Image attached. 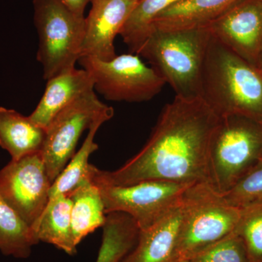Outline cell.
<instances>
[{"label": "cell", "mask_w": 262, "mask_h": 262, "mask_svg": "<svg viewBox=\"0 0 262 262\" xmlns=\"http://www.w3.org/2000/svg\"><path fill=\"white\" fill-rule=\"evenodd\" d=\"M101 192L105 213L122 212L145 229L182 205L184 192L192 184L147 180L127 186L108 185L91 179Z\"/></svg>", "instance_id": "9"}, {"label": "cell", "mask_w": 262, "mask_h": 262, "mask_svg": "<svg viewBox=\"0 0 262 262\" xmlns=\"http://www.w3.org/2000/svg\"><path fill=\"white\" fill-rule=\"evenodd\" d=\"M220 119L201 98L175 96L164 106L138 154L114 171L90 164V178L113 186L147 180L211 184L210 143Z\"/></svg>", "instance_id": "1"}, {"label": "cell", "mask_w": 262, "mask_h": 262, "mask_svg": "<svg viewBox=\"0 0 262 262\" xmlns=\"http://www.w3.org/2000/svg\"><path fill=\"white\" fill-rule=\"evenodd\" d=\"M182 262H188V261H182Z\"/></svg>", "instance_id": "29"}, {"label": "cell", "mask_w": 262, "mask_h": 262, "mask_svg": "<svg viewBox=\"0 0 262 262\" xmlns=\"http://www.w3.org/2000/svg\"><path fill=\"white\" fill-rule=\"evenodd\" d=\"M93 1H94V0H91V3H92Z\"/></svg>", "instance_id": "28"}, {"label": "cell", "mask_w": 262, "mask_h": 262, "mask_svg": "<svg viewBox=\"0 0 262 262\" xmlns=\"http://www.w3.org/2000/svg\"><path fill=\"white\" fill-rule=\"evenodd\" d=\"M183 216L177 254L189 261L212 245L233 233L241 208L227 203L209 183H194L182 198Z\"/></svg>", "instance_id": "4"}, {"label": "cell", "mask_w": 262, "mask_h": 262, "mask_svg": "<svg viewBox=\"0 0 262 262\" xmlns=\"http://www.w3.org/2000/svg\"><path fill=\"white\" fill-rule=\"evenodd\" d=\"M57 1L59 2L74 13L80 15H84L86 6L91 3V0H57Z\"/></svg>", "instance_id": "26"}, {"label": "cell", "mask_w": 262, "mask_h": 262, "mask_svg": "<svg viewBox=\"0 0 262 262\" xmlns=\"http://www.w3.org/2000/svg\"><path fill=\"white\" fill-rule=\"evenodd\" d=\"M106 121L107 120L105 119H100L90 127L89 134L82 144V147L75 153L70 163L67 164V166L52 184L48 203L59 195H68L88 177L90 156L98 149V144L94 141L95 136L99 127Z\"/></svg>", "instance_id": "21"}, {"label": "cell", "mask_w": 262, "mask_h": 262, "mask_svg": "<svg viewBox=\"0 0 262 262\" xmlns=\"http://www.w3.org/2000/svg\"><path fill=\"white\" fill-rule=\"evenodd\" d=\"M182 216V203L155 225L140 229L136 246L119 262H180L177 247Z\"/></svg>", "instance_id": "13"}, {"label": "cell", "mask_w": 262, "mask_h": 262, "mask_svg": "<svg viewBox=\"0 0 262 262\" xmlns=\"http://www.w3.org/2000/svg\"><path fill=\"white\" fill-rule=\"evenodd\" d=\"M39 243L32 227L0 195V251L5 256L28 258Z\"/></svg>", "instance_id": "20"}, {"label": "cell", "mask_w": 262, "mask_h": 262, "mask_svg": "<svg viewBox=\"0 0 262 262\" xmlns=\"http://www.w3.org/2000/svg\"><path fill=\"white\" fill-rule=\"evenodd\" d=\"M244 239L252 262H262V203L241 208L234 230Z\"/></svg>", "instance_id": "23"}, {"label": "cell", "mask_w": 262, "mask_h": 262, "mask_svg": "<svg viewBox=\"0 0 262 262\" xmlns=\"http://www.w3.org/2000/svg\"><path fill=\"white\" fill-rule=\"evenodd\" d=\"M139 0H94L85 18L81 57L110 61L117 56L115 39L120 35ZM80 57V58H81Z\"/></svg>", "instance_id": "12"}, {"label": "cell", "mask_w": 262, "mask_h": 262, "mask_svg": "<svg viewBox=\"0 0 262 262\" xmlns=\"http://www.w3.org/2000/svg\"><path fill=\"white\" fill-rule=\"evenodd\" d=\"M72 201L59 195L48 203L32 230L38 241L53 245L69 255L77 253L72 227Z\"/></svg>", "instance_id": "18"}, {"label": "cell", "mask_w": 262, "mask_h": 262, "mask_svg": "<svg viewBox=\"0 0 262 262\" xmlns=\"http://www.w3.org/2000/svg\"><path fill=\"white\" fill-rule=\"evenodd\" d=\"M72 201V227L76 245L106 222V213L99 188L89 175L68 194Z\"/></svg>", "instance_id": "17"}, {"label": "cell", "mask_w": 262, "mask_h": 262, "mask_svg": "<svg viewBox=\"0 0 262 262\" xmlns=\"http://www.w3.org/2000/svg\"><path fill=\"white\" fill-rule=\"evenodd\" d=\"M103 239L96 262H119L136 246L139 226L127 213L113 212L106 215Z\"/></svg>", "instance_id": "19"}, {"label": "cell", "mask_w": 262, "mask_h": 262, "mask_svg": "<svg viewBox=\"0 0 262 262\" xmlns=\"http://www.w3.org/2000/svg\"><path fill=\"white\" fill-rule=\"evenodd\" d=\"M181 0H139L120 32L132 53L138 54L149 34L153 22L160 13Z\"/></svg>", "instance_id": "22"}, {"label": "cell", "mask_w": 262, "mask_h": 262, "mask_svg": "<svg viewBox=\"0 0 262 262\" xmlns=\"http://www.w3.org/2000/svg\"><path fill=\"white\" fill-rule=\"evenodd\" d=\"M188 262H252L244 239L236 233L212 245Z\"/></svg>", "instance_id": "24"}, {"label": "cell", "mask_w": 262, "mask_h": 262, "mask_svg": "<svg viewBox=\"0 0 262 262\" xmlns=\"http://www.w3.org/2000/svg\"><path fill=\"white\" fill-rule=\"evenodd\" d=\"M94 89L91 75L84 69H73L47 80L46 91L29 117L43 128L66 106Z\"/></svg>", "instance_id": "14"}, {"label": "cell", "mask_w": 262, "mask_h": 262, "mask_svg": "<svg viewBox=\"0 0 262 262\" xmlns=\"http://www.w3.org/2000/svg\"><path fill=\"white\" fill-rule=\"evenodd\" d=\"M46 134V129L29 116L0 107V146L8 151L11 160L42 151Z\"/></svg>", "instance_id": "16"}, {"label": "cell", "mask_w": 262, "mask_h": 262, "mask_svg": "<svg viewBox=\"0 0 262 262\" xmlns=\"http://www.w3.org/2000/svg\"><path fill=\"white\" fill-rule=\"evenodd\" d=\"M51 185L41 151L0 170V195L32 229L47 206Z\"/></svg>", "instance_id": "10"}, {"label": "cell", "mask_w": 262, "mask_h": 262, "mask_svg": "<svg viewBox=\"0 0 262 262\" xmlns=\"http://www.w3.org/2000/svg\"><path fill=\"white\" fill-rule=\"evenodd\" d=\"M114 108L100 101L91 90L66 106L46 128L42 154L52 184L75 154L81 135L100 119L110 120Z\"/></svg>", "instance_id": "8"}, {"label": "cell", "mask_w": 262, "mask_h": 262, "mask_svg": "<svg viewBox=\"0 0 262 262\" xmlns=\"http://www.w3.org/2000/svg\"><path fill=\"white\" fill-rule=\"evenodd\" d=\"M201 98L220 117L243 115L262 123V72L211 35Z\"/></svg>", "instance_id": "2"}, {"label": "cell", "mask_w": 262, "mask_h": 262, "mask_svg": "<svg viewBox=\"0 0 262 262\" xmlns=\"http://www.w3.org/2000/svg\"><path fill=\"white\" fill-rule=\"evenodd\" d=\"M241 0H181L160 13L153 27L165 31L206 28Z\"/></svg>", "instance_id": "15"}, {"label": "cell", "mask_w": 262, "mask_h": 262, "mask_svg": "<svg viewBox=\"0 0 262 262\" xmlns=\"http://www.w3.org/2000/svg\"><path fill=\"white\" fill-rule=\"evenodd\" d=\"M262 160V123L243 115L220 117L210 143L211 184L224 194Z\"/></svg>", "instance_id": "5"}, {"label": "cell", "mask_w": 262, "mask_h": 262, "mask_svg": "<svg viewBox=\"0 0 262 262\" xmlns=\"http://www.w3.org/2000/svg\"><path fill=\"white\" fill-rule=\"evenodd\" d=\"M257 69L262 72V46L261 52H260L259 57H258V61L257 63Z\"/></svg>", "instance_id": "27"}, {"label": "cell", "mask_w": 262, "mask_h": 262, "mask_svg": "<svg viewBox=\"0 0 262 262\" xmlns=\"http://www.w3.org/2000/svg\"><path fill=\"white\" fill-rule=\"evenodd\" d=\"M33 3L39 38L37 58L47 81L76 68L81 57L85 17L57 0H34Z\"/></svg>", "instance_id": "6"}, {"label": "cell", "mask_w": 262, "mask_h": 262, "mask_svg": "<svg viewBox=\"0 0 262 262\" xmlns=\"http://www.w3.org/2000/svg\"><path fill=\"white\" fill-rule=\"evenodd\" d=\"M207 28L213 37L257 68L262 46V0H241Z\"/></svg>", "instance_id": "11"}, {"label": "cell", "mask_w": 262, "mask_h": 262, "mask_svg": "<svg viewBox=\"0 0 262 262\" xmlns=\"http://www.w3.org/2000/svg\"><path fill=\"white\" fill-rule=\"evenodd\" d=\"M222 195L229 204L239 208L261 204L262 160Z\"/></svg>", "instance_id": "25"}, {"label": "cell", "mask_w": 262, "mask_h": 262, "mask_svg": "<svg viewBox=\"0 0 262 262\" xmlns=\"http://www.w3.org/2000/svg\"><path fill=\"white\" fill-rule=\"evenodd\" d=\"M92 77L94 90L108 101L144 102L160 94L165 80L135 53L117 56L110 61L92 56L79 59Z\"/></svg>", "instance_id": "7"}, {"label": "cell", "mask_w": 262, "mask_h": 262, "mask_svg": "<svg viewBox=\"0 0 262 262\" xmlns=\"http://www.w3.org/2000/svg\"><path fill=\"white\" fill-rule=\"evenodd\" d=\"M211 38L207 27L173 31L154 27L137 55L149 62L176 96L201 98L202 70Z\"/></svg>", "instance_id": "3"}]
</instances>
